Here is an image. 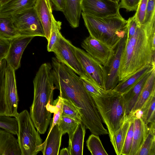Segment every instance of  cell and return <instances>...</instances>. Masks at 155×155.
<instances>
[{
	"mask_svg": "<svg viewBox=\"0 0 155 155\" xmlns=\"http://www.w3.org/2000/svg\"><path fill=\"white\" fill-rule=\"evenodd\" d=\"M81 46L105 68L108 66L114 54L115 49L111 46L90 35L83 40Z\"/></svg>",
	"mask_w": 155,
	"mask_h": 155,
	"instance_id": "cell-10",
	"label": "cell"
},
{
	"mask_svg": "<svg viewBox=\"0 0 155 155\" xmlns=\"http://www.w3.org/2000/svg\"><path fill=\"white\" fill-rule=\"evenodd\" d=\"M133 118L131 120L123 147L121 155H129L133 139L134 123Z\"/></svg>",
	"mask_w": 155,
	"mask_h": 155,
	"instance_id": "cell-37",
	"label": "cell"
},
{
	"mask_svg": "<svg viewBox=\"0 0 155 155\" xmlns=\"http://www.w3.org/2000/svg\"><path fill=\"white\" fill-rule=\"evenodd\" d=\"M53 107L52 113H54V117L51 121L50 130L56 124H59L62 112V98L59 96L58 98L53 102Z\"/></svg>",
	"mask_w": 155,
	"mask_h": 155,
	"instance_id": "cell-35",
	"label": "cell"
},
{
	"mask_svg": "<svg viewBox=\"0 0 155 155\" xmlns=\"http://www.w3.org/2000/svg\"><path fill=\"white\" fill-rule=\"evenodd\" d=\"M11 16L19 35L45 37L42 26L34 7L23 10Z\"/></svg>",
	"mask_w": 155,
	"mask_h": 155,
	"instance_id": "cell-8",
	"label": "cell"
},
{
	"mask_svg": "<svg viewBox=\"0 0 155 155\" xmlns=\"http://www.w3.org/2000/svg\"><path fill=\"white\" fill-rule=\"evenodd\" d=\"M127 35L120 40L115 49L114 54L106 69L107 79L105 88L106 91L114 89L119 82L118 72Z\"/></svg>",
	"mask_w": 155,
	"mask_h": 155,
	"instance_id": "cell-14",
	"label": "cell"
},
{
	"mask_svg": "<svg viewBox=\"0 0 155 155\" xmlns=\"http://www.w3.org/2000/svg\"><path fill=\"white\" fill-rule=\"evenodd\" d=\"M82 12L93 16L104 17L120 13L119 4L110 0H81Z\"/></svg>",
	"mask_w": 155,
	"mask_h": 155,
	"instance_id": "cell-11",
	"label": "cell"
},
{
	"mask_svg": "<svg viewBox=\"0 0 155 155\" xmlns=\"http://www.w3.org/2000/svg\"><path fill=\"white\" fill-rule=\"evenodd\" d=\"M155 66L150 65L144 67L126 79L120 81L114 89L122 94L128 91L147 72Z\"/></svg>",
	"mask_w": 155,
	"mask_h": 155,
	"instance_id": "cell-25",
	"label": "cell"
},
{
	"mask_svg": "<svg viewBox=\"0 0 155 155\" xmlns=\"http://www.w3.org/2000/svg\"><path fill=\"white\" fill-rule=\"evenodd\" d=\"M85 133V125L82 122H79L72 136L69 138L68 148L70 155H83Z\"/></svg>",
	"mask_w": 155,
	"mask_h": 155,
	"instance_id": "cell-22",
	"label": "cell"
},
{
	"mask_svg": "<svg viewBox=\"0 0 155 155\" xmlns=\"http://www.w3.org/2000/svg\"><path fill=\"white\" fill-rule=\"evenodd\" d=\"M110 0L113 1L114 2H117V3H118V2H119L120 0Z\"/></svg>",
	"mask_w": 155,
	"mask_h": 155,
	"instance_id": "cell-45",
	"label": "cell"
},
{
	"mask_svg": "<svg viewBox=\"0 0 155 155\" xmlns=\"http://www.w3.org/2000/svg\"><path fill=\"white\" fill-rule=\"evenodd\" d=\"M15 70L6 62L4 76L5 115L16 117L19 101Z\"/></svg>",
	"mask_w": 155,
	"mask_h": 155,
	"instance_id": "cell-9",
	"label": "cell"
},
{
	"mask_svg": "<svg viewBox=\"0 0 155 155\" xmlns=\"http://www.w3.org/2000/svg\"><path fill=\"white\" fill-rule=\"evenodd\" d=\"M154 17H155V0H148L143 24L150 22Z\"/></svg>",
	"mask_w": 155,
	"mask_h": 155,
	"instance_id": "cell-39",
	"label": "cell"
},
{
	"mask_svg": "<svg viewBox=\"0 0 155 155\" xmlns=\"http://www.w3.org/2000/svg\"><path fill=\"white\" fill-rule=\"evenodd\" d=\"M79 123L74 119L62 115L58 125L61 129L63 134L67 133L69 138L72 136Z\"/></svg>",
	"mask_w": 155,
	"mask_h": 155,
	"instance_id": "cell-31",
	"label": "cell"
},
{
	"mask_svg": "<svg viewBox=\"0 0 155 155\" xmlns=\"http://www.w3.org/2000/svg\"><path fill=\"white\" fill-rule=\"evenodd\" d=\"M88 150L92 155H108L98 135L92 134L86 141Z\"/></svg>",
	"mask_w": 155,
	"mask_h": 155,
	"instance_id": "cell-30",
	"label": "cell"
},
{
	"mask_svg": "<svg viewBox=\"0 0 155 155\" xmlns=\"http://www.w3.org/2000/svg\"><path fill=\"white\" fill-rule=\"evenodd\" d=\"M0 128L13 135H17L18 126L15 117L6 115H0Z\"/></svg>",
	"mask_w": 155,
	"mask_h": 155,
	"instance_id": "cell-34",
	"label": "cell"
},
{
	"mask_svg": "<svg viewBox=\"0 0 155 155\" xmlns=\"http://www.w3.org/2000/svg\"><path fill=\"white\" fill-rule=\"evenodd\" d=\"M60 155H70V152L68 148H63L59 152Z\"/></svg>",
	"mask_w": 155,
	"mask_h": 155,
	"instance_id": "cell-44",
	"label": "cell"
},
{
	"mask_svg": "<svg viewBox=\"0 0 155 155\" xmlns=\"http://www.w3.org/2000/svg\"><path fill=\"white\" fill-rule=\"evenodd\" d=\"M95 103L110 138L120 128L127 118L122 94L115 90L106 91L100 96L91 95Z\"/></svg>",
	"mask_w": 155,
	"mask_h": 155,
	"instance_id": "cell-5",
	"label": "cell"
},
{
	"mask_svg": "<svg viewBox=\"0 0 155 155\" xmlns=\"http://www.w3.org/2000/svg\"><path fill=\"white\" fill-rule=\"evenodd\" d=\"M81 0H64V8L62 12L70 25L73 28L79 26L81 14Z\"/></svg>",
	"mask_w": 155,
	"mask_h": 155,
	"instance_id": "cell-21",
	"label": "cell"
},
{
	"mask_svg": "<svg viewBox=\"0 0 155 155\" xmlns=\"http://www.w3.org/2000/svg\"><path fill=\"white\" fill-rule=\"evenodd\" d=\"M69 44L86 75L105 90L107 79L106 68L85 51L74 45L69 41Z\"/></svg>",
	"mask_w": 155,
	"mask_h": 155,
	"instance_id": "cell-7",
	"label": "cell"
},
{
	"mask_svg": "<svg viewBox=\"0 0 155 155\" xmlns=\"http://www.w3.org/2000/svg\"><path fill=\"white\" fill-rule=\"evenodd\" d=\"M140 0H121L120 8H124L128 12L136 11Z\"/></svg>",
	"mask_w": 155,
	"mask_h": 155,
	"instance_id": "cell-42",
	"label": "cell"
},
{
	"mask_svg": "<svg viewBox=\"0 0 155 155\" xmlns=\"http://www.w3.org/2000/svg\"><path fill=\"white\" fill-rule=\"evenodd\" d=\"M37 0H7L0 4V15L12 16L33 8Z\"/></svg>",
	"mask_w": 155,
	"mask_h": 155,
	"instance_id": "cell-19",
	"label": "cell"
},
{
	"mask_svg": "<svg viewBox=\"0 0 155 155\" xmlns=\"http://www.w3.org/2000/svg\"><path fill=\"white\" fill-rule=\"evenodd\" d=\"M154 68L155 66L147 72L128 91L122 94L125 104L126 114L127 115L131 113L146 80Z\"/></svg>",
	"mask_w": 155,
	"mask_h": 155,
	"instance_id": "cell-16",
	"label": "cell"
},
{
	"mask_svg": "<svg viewBox=\"0 0 155 155\" xmlns=\"http://www.w3.org/2000/svg\"><path fill=\"white\" fill-rule=\"evenodd\" d=\"M133 117V115H128L120 128L110 138L115 153L117 155H121L129 127Z\"/></svg>",
	"mask_w": 155,
	"mask_h": 155,
	"instance_id": "cell-24",
	"label": "cell"
},
{
	"mask_svg": "<svg viewBox=\"0 0 155 155\" xmlns=\"http://www.w3.org/2000/svg\"><path fill=\"white\" fill-rule=\"evenodd\" d=\"M7 0H0V4Z\"/></svg>",
	"mask_w": 155,
	"mask_h": 155,
	"instance_id": "cell-46",
	"label": "cell"
},
{
	"mask_svg": "<svg viewBox=\"0 0 155 155\" xmlns=\"http://www.w3.org/2000/svg\"><path fill=\"white\" fill-rule=\"evenodd\" d=\"M6 62L3 59L0 65V115H5V104L4 76Z\"/></svg>",
	"mask_w": 155,
	"mask_h": 155,
	"instance_id": "cell-33",
	"label": "cell"
},
{
	"mask_svg": "<svg viewBox=\"0 0 155 155\" xmlns=\"http://www.w3.org/2000/svg\"><path fill=\"white\" fill-rule=\"evenodd\" d=\"M133 139L129 155H136L144 142L147 136L148 126L141 117L134 115Z\"/></svg>",
	"mask_w": 155,
	"mask_h": 155,
	"instance_id": "cell-18",
	"label": "cell"
},
{
	"mask_svg": "<svg viewBox=\"0 0 155 155\" xmlns=\"http://www.w3.org/2000/svg\"><path fill=\"white\" fill-rule=\"evenodd\" d=\"M52 6L50 0H37L34 7L42 26L45 37L48 41L52 24Z\"/></svg>",
	"mask_w": 155,
	"mask_h": 155,
	"instance_id": "cell-15",
	"label": "cell"
},
{
	"mask_svg": "<svg viewBox=\"0 0 155 155\" xmlns=\"http://www.w3.org/2000/svg\"><path fill=\"white\" fill-rule=\"evenodd\" d=\"M11 39L0 36V62L5 59L6 57Z\"/></svg>",
	"mask_w": 155,
	"mask_h": 155,
	"instance_id": "cell-41",
	"label": "cell"
},
{
	"mask_svg": "<svg viewBox=\"0 0 155 155\" xmlns=\"http://www.w3.org/2000/svg\"><path fill=\"white\" fill-rule=\"evenodd\" d=\"M89 35L111 46L114 49L120 40L127 34V20L119 13L98 17L81 12Z\"/></svg>",
	"mask_w": 155,
	"mask_h": 155,
	"instance_id": "cell-4",
	"label": "cell"
},
{
	"mask_svg": "<svg viewBox=\"0 0 155 155\" xmlns=\"http://www.w3.org/2000/svg\"><path fill=\"white\" fill-rule=\"evenodd\" d=\"M80 78L85 88L91 95H101L106 91L87 76Z\"/></svg>",
	"mask_w": 155,
	"mask_h": 155,
	"instance_id": "cell-36",
	"label": "cell"
},
{
	"mask_svg": "<svg viewBox=\"0 0 155 155\" xmlns=\"http://www.w3.org/2000/svg\"><path fill=\"white\" fill-rule=\"evenodd\" d=\"M148 0H140L134 15L140 25H143L145 19Z\"/></svg>",
	"mask_w": 155,
	"mask_h": 155,
	"instance_id": "cell-38",
	"label": "cell"
},
{
	"mask_svg": "<svg viewBox=\"0 0 155 155\" xmlns=\"http://www.w3.org/2000/svg\"><path fill=\"white\" fill-rule=\"evenodd\" d=\"M155 92L147 100L141 110V117L147 125L155 122Z\"/></svg>",
	"mask_w": 155,
	"mask_h": 155,
	"instance_id": "cell-28",
	"label": "cell"
},
{
	"mask_svg": "<svg viewBox=\"0 0 155 155\" xmlns=\"http://www.w3.org/2000/svg\"><path fill=\"white\" fill-rule=\"evenodd\" d=\"M69 41L62 34L53 51L58 60L72 70L81 78L87 76L69 44Z\"/></svg>",
	"mask_w": 155,
	"mask_h": 155,
	"instance_id": "cell-12",
	"label": "cell"
},
{
	"mask_svg": "<svg viewBox=\"0 0 155 155\" xmlns=\"http://www.w3.org/2000/svg\"><path fill=\"white\" fill-rule=\"evenodd\" d=\"M63 135L58 125H54L49 131L47 138L42 143L41 151L44 155H59Z\"/></svg>",
	"mask_w": 155,
	"mask_h": 155,
	"instance_id": "cell-17",
	"label": "cell"
},
{
	"mask_svg": "<svg viewBox=\"0 0 155 155\" xmlns=\"http://www.w3.org/2000/svg\"><path fill=\"white\" fill-rule=\"evenodd\" d=\"M127 22V31L126 39L128 40L134 35L137 27L140 25H139L135 15L130 18Z\"/></svg>",
	"mask_w": 155,
	"mask_h": 155,
	"instance_id": "cell-40",
	"label": "cell"
},
{
	"mask_svg": "<svg viewBox=\"0 0 155 155\" xmlns=\"http://www.w3.org/2000/svg\"><path fill=\"white\" fill-rule=\"evenodd\" d=\"M15 118L18 124L17 140L21 155H36L42 150L43 143L30 114L25 110Z\"/></svg>",
	"mask_w": 155,
	"mask_h": 155,
	"instance_id": "cell-6",
	"label": "cell"
},
{
	"mask_svg": "<svg viewBox=\"0 0 155 155\" xmlns=\"http://www.w3.org/2000/svg\"><path fill=\"white\" fill-rule=\"evenodd\" d=\"M18 35L13 25L12 16L0 15V36L12 39Z\"/></svg>",
	"mask_w": 155,
	"mask_h": 155,
	"instance_id": "cell-27",
	"label": "cell"
},
{
	"mask_svg": "<svg viewBox=\"0 0 155 155\" xmlns=\"http://www.w3.org/2000/svg\"><path fill=\"white\" fill-rule=\"evenodd\" d=\"M13 135L0 128V155H21L17 139Z\"/></svg>",
	"mask_w": 155,
	"mask_h": 155,
	"instance_id": "cell-20",
	"label": "cell"
},
{
	"mask_svg": "<svg viewBox=\"0 0 155 155\" xmlns=\"http://www.w3.org/2000/svg\"><path fill=\"white\" fill-rule=\"evenodd\" d=\"M62 115L81 122V115L76 107L69 100L62 98Z\"/></svg>",
	"mask_w": 155,
	"mask_h": 155,
	"instance_id": "cell-32",
	"label": "cell"
},
{
	"mask_svg": "<svg viewBox=\"0 0 155 155\" xmlns=\"http://www.w3.org/2000/svg\"><path fill=\"white\" fill-rule=\"evenodd\" d=\"M52 19L50 34L47 46V49L48 52L53 51L59 42L61 34L60 32L61 22L57 21L53 15Z\"/></svg>",
	"mask_w": 155,
	"mask_h": 155,
	"instance_id": "cell-29",
	"label": "cell"
},
{
	"mask_svg": "<svg viewBox=\"0 0 155 155\" xmlns=\"http://www.w3.org/2000/svg\"><path fill=\"white\" fill-rule=\"evenodd\" d=\"M155 17L150 22L139 26L133 36L128 40L126 38L118 72L119 82L152 65L155 53L152 44L155 35Z\"/></svg>",
	"mask_w": 155,
	"mask_h": 155,
	"instance_id": "cell-2",
	"label": "cell"
},
{
	"mask_svg": "<svg viewBox=\"0 0 155 155\" xmlns=\"http://www.w3.org/2000/svg\"><path fill=\"white\" fill-rule=\"evenodd\" d=\"M155 92V68H154L146 80L139 97L130 114H133L136 112L140 110L146 102Z\"/></svg>",
	"mask_w": 155,
	"mask_h": 155,
	"instance_id": "cell-23",
	"label": "cell"
},
{
	"mask_svg": "<svg viewBox=\"0 0 155 155\" xmlns=\"http://www.w3.org/2000/svg\"><path fill=\"white\" fill-rule=\"evenodd\" d=\"M51 66L54 84L60 91L59 96L76 107L86 128L97 135L108 134L103 125L95 101L85 88L80 77L55 57L52 58Z\"/></svg>",
	"mask_w": 155,
	"mask_h": 155,
	"instance_id": "cell-1",
	"label": "cell"
},
{
	"mask_svg": "<svg viewBox=\"0 0 155 155\" xmlns=\"http://www.w3.org/2000/svg\"><path fill=\"white\" fill-rule=\"evenodd\" d=\"M55 10L63 12L64 8V0H50Z\"/></svg>",
	"mask_w": 155,
	"mask_h": 155,
	"instance_id": "cell-43",
	"label": "cell"
},
{
	"mask_svg": "<svg viewBox=\"0 0 155 155\" xmlns=\"http://www.w3.org/2000/svg\"><path fill=\"white\" fill-rule=\"evenodd\" d=\"M52 69L50 63L42 64L33 80L34 98L29 114L35 128L41 134L47 130L53 109L52 100L56 87Z\"/></svg>",
	"mask_w": 155,
	"mask_h": 155,
	"instance_id": "cell-3",
	"label": "cell"
},
{
	"mask_svg": "<svg viewBox=\"0 0 155 155\" xmlns=\"http://www.w3.org/2000/svg\"><path fill=\"white\" fill-rule=\"evenodd\" d=\"M136 155H155V122L150 124L146 137Z\"/></svg>",
	"mask_w": 155,
	"mask_h": 155,
	"instance_id": "cell-26",
	"label": "cell"
},
{
	"mask_svg": "<svg viewBox=\"0 0 155 155\" xmlns=\"http://www.w3.org/2000/svg\"><path fill=\"white\" fill-rule=\"evenodd\" d=\"M34 38L19 35L11 39L5 59L7 64L15 71L20 67L23 52Z\"/></svg>",
	"mask_w": 155,
	"mask_h": 155,
	"instance_id": "cell-13",
	"label": "cell"
}]
</instances>
